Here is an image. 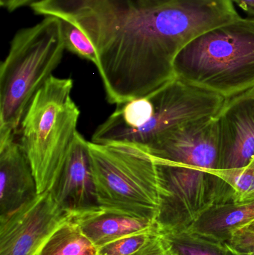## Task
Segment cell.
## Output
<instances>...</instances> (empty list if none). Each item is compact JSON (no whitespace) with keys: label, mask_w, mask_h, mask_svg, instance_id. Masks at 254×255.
I'll return each instance as SVG.
<instances>
[{"label":"cell","mask_w":254,"mask_h":255,"mask_svg":"<svg viewBox=\"0 0 254 255\" xmlns=\"http://www.w3.org/2000/svg\"><path fill=\"white\" fill-rule=\"evenodd\" d=\"M30 7L85 33L107 100L116 105L175 79L174 60L188 43L240 17L232 0H40Z\"/></svg>","instance_id":"1"},{"label":"cell","mask_w":254,"mask_h":255,"mask_svg":"<svg viewBox=\"0 0 254 255\" xmlns=\"http://www.w3.org/2000/svg\"><path fill=\"white\" fill-rule=\"evenodd\" d=\"M148 150L155 157L159 176L158 232L186 230L213 205L234 202L232 187L216 173V117L176 129Z\"/></svg>","instance_id":"2"},{"label":"cell","mask_w":254,"mask_h":255,"mask_svg":"<svg viewBox=\"0 0 254 255\" xmlns=\"http://www.w3.org/2000/svg\"><path fill=\"white\" fill-rule=\"evenodd\" d=\"M225 100L175 78L149 95L116 105L91 141L129 142L150 148L176 129L216 117Z\"/></svg>","instance_id":"3"},{"label":"cell","mask_w":254,"mask_h":255,"mask_svg":"<svg viewBox=\"0 0 254 255\" xmlns=\"http://www.w3.org/2000/svg\"><path fill=\"white\" fill-rule=\"evenodd\" d=\"M175 77L225 98L254 88V18L200 34L176 57Z\"/></svg>","instance_id":"4"},{"label":"cell","mask_w":254,"mask_h":255,"mask_svg":"<svg viewBox=\"0 0 254 255\" xmlns=\"http://www.w3.org/2000/svg\"><path fill=\"white\" fill-rule=\"evenodd\" d=\"M61 19L46 16L19 30L0 67V141L15 138L36 93L52 76L64 50Z\"/></svg>","instance_id":"5"},{"label":"cell","mask_w":254,"mask_h":255,"mask_svg":"<svg viewBox=\"0 0 254 255\" xmlns=\"http://www.w3.org/2000/svg\"><path fill=\"white\" fill-rule=\"evenodd\" d=\"M73 79L52 76L33 97L21 122L20 144L39 194L56 181L77 133L80 111L71 97Z\"/></svg>","instance_id":"6"},{"label":"cell","mask_w":254,"mask_h":255,"mask_svg":"<svg viewBox=\"0 0 254 255\" xmlns=\"http://www.w3.org/2000/svg\"><path fill=\"white\" fill-rule=\"evenodd\" d=\"M98 204L101 208L156 223L160 184L155 157L129 142H88Z\"/></svg>","instance_id":"7"},{"label":"cell","mask_w":254,"mask_h":255,"mask_svg":"<svg viewBox=\"0 0 254 255\" xmlns=\"http://www.w3.org/2000/svg\"><path fill=\"white\" fill-rule=\"evenodd\" d=\"M71 218L49 191L0 218V255H35L49 236Z\"/></svg>","instance_id":"8"},{"label":"cell","mask_w":254,"mask_h":255,"mask_svg":"<svg viewBox=\"0 0 254 255\" xmlns=\"http://www.w3.org/2000/svg\"><path fill=\"white\" fill-rule=\"evenodd\" d=\"M216 119L219 170L246 167L254 156V88L227 98Z\"/></svg>","instance_id":"9"},{"label":"cell","mask_w":254,"mask_h":255,"mask_svg":"<svg viewBox=\"0 0 254 255\" xmlns=\"http://www.w3.org/2000/svg\"><path fill=\"white\" fill-rule=\"evenodd\" d=\"M88 142L77 132L61 172L49 190L58 206L70 216L101 208Z\"/></svg>","instance_id":"10"},{"label":"cell","mask_w":254,"mask_h":255,"mask_svg":"<svg viewBox=\"0 0 254 255\" xmlns=\"http://www.w3.org/2000/svg\"><path fill=\"white\" fill-rule=\"evenodd\" d=\"M28 157L15 138L0 141V218L13 214L38 196Z\"/></svg>","instance_id":"11"},{"label":"cell","mask_w":254,"mask_h":255,"mask_svg":"<svg viewBox=\"0 0 254 255\" xmlns=\"http://www.w3.org/2000/svg\"><path fill=\"white\" fill-rule=\"evenodd\" d=\"M71 220L98 248L133 234L158 232L156 223L152 220L101 208L74 214Z\"/></svg>","instance_id":"12"},{"label":"cell","mask_w":254,"mask_h":255,"mask_svg":"<svg viewBox=\"0 0 254 255\" xmlns=\"http://www.w3.org/2000/svg\"><path fill=\"white\" fill-rule=\"evenodd\" d=\"M254 220V201L216 204L206 210L189 230L222 244H228L236 232Z\"/></svg>","instance_id":"13"},{"label":"cell","mask_w":254,"mask_h":255,"mask_svg":"<svg viewBox=\"0 0 254 255\" xmlns=\"http://www.w3.org/2000/svg\"><path fill=\"white\" fill-rule=\"evenodd\" d=\"M36 255H98V248L70 218L48 238Z\"/></svg>","instance_id":"14"},{"label":"cell","mask_w":254,"mask_h":255,"mask_svg":"<svg viewBox=\"0 0 254 255\" xmlns=\"http://www.w3.org/2000/svg\"><path fill=\"white\" fill-rule=\"evenodd\" d=\"M169 255H228L226 244L209 239L189 229L158 232Z\"/></svg>","instance_id":"15"},{"label":"cell","mask_w":254,"mask_h":255,"mask_svg":"<svg viewBox=\"0 0 254 255\" xmlns=\"http://www.w3.org/2000/svg\"><path fill=\"white\" fill-rule=\"evenodd\" d=\"M60 19L65 49L82 59L90 61L97 67L98 61L96 51L87 36L73 22Z\"/></svg>","instance_id":"16"},{"label":"cell","mask_w":254,"mask_h":255,"mask_svg":"<svg viewBox=\"0 0 254 255\" xmlns=\"http://www.w3.org/2000/svg\"><path fill=\"white\" fill-rule=\"evenodd\" d=\"M216 173L232 187L234 202L254 201V156L249 164L243 169L230 172L216 170Z\"/></svg>","instance_id":"17"},{"label":"cell","mask_w":254,"mask_h":255,"mask_svg":"<svg viewBox=\"0 0 254 255\" xmlns=\"http://www.w3.org/2000/svg\"><path fill=\"white\" fill-rule=\"evenodd\" d=\"M156 233L157 231H149L119 238L98 248V255H132Z\"/></svg>","instance_id":"18"},{"label":"cell","mask_w":254,"mask_h":255,"mask_svg":"<svg viewBox=\"0 0 254 255\" xmlns=\"http://www.w3.org/2000/svg\"><path fill=\"white\" fill-rule=\"evenodd\" d=\"M227 244L242 254L254 255V220L236 232Z\"/></svg>","instance_id":"19"},{"label":"cell","mask_w":254,"mask_h":255,"mask_svg":"<svg viewBox=\"0 0 254 255\" xmlns=\"http://www.w3.org/2000/svg\"><path fill=\"white\" fill-rule=\"evenodd\" d=\"M132 255H169L166 250L158 233L154 234L146 244Z\"/></svg>","instance_id":"20"},{"label":"cell","mask_w":254,"mask_h":255,"mask_svg":"<svg viewBox=\"0 0 254 255\" xmlns=\"http://www.w3.org/2000/svg\"><path fill=\"white\" fill-rule=\"evenodd\" d=\"M38 1L40 0H0V4L8 11L13 12L16 9L31 6L33 3Z\"/></svg>","instance_id":"21"},{"label":"cell","mask_w":254,"mask_h":255,"mask_svg":"<svg viewBox=\"0 0 254 255\" xmlns=\"http://www.w3.org/2000/svg\"><path fill=\"white\" fill-rule=\"evenodd\" d=\"M232 1L254 18V0H232Z\"/></svg>","instance_id":"22"},{"label":"cell","mask_w":254,"mask_h":255,"mask_svg":"<svg viewBox=\"0 0 254 255\" xmlns=\"http://www.w3.org/2000/svg\"><path fill=\"white\" fill-rule=\"evenodd\" d=\"M227 246H228V255H246L244 254H242V253H238V252L235 251V250H233L232 248H231V247H229V246L227 244Z\"/></svg>","instance_id":"23"},{"label":"cell","mask_w":254,"mask_h":255,"mask_svg":"<svg viewBox=\"0 0 254 255\" xmlns=\"http://www.w3.org/2000/svg\"></svg>","instance_id":"24"}]
</instances>
